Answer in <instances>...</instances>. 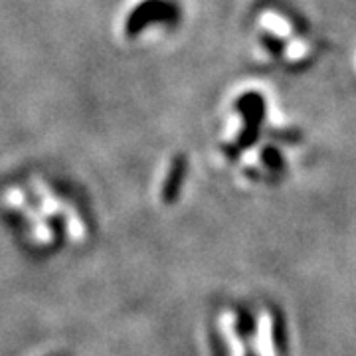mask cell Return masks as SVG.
I'll list each match as a JSON object with an SVG mask.
<instances>
[{"label": "cell", "mask_w": 356, "mask_h": 356, "mask_svg": "<svg viewBox=\"0 0 356 356\" xmlns=\"http://www.w3.org/2000/svg\"><path fill=\"white\" fill-rule=\"evenodd\" d=\"M264 42H266L267 46H269V50L273 51V54H275V56H277V54H281V51H283V42H281V40L264 38Z\"/></svg>", "instance_id": "obj_4"}, {"label": "cell", "mask_w": 356, "mask_h": 356, "mask_svg": "<svg viewBox=\"0 0 356 356\" xmlns=\"http://www.w3.org/2000/svg\"><path fill=\"white\" fill-rule=\"evenodd\" d=\"M257 344H259V356H277L275 317L267 309L259 315V321H257Z\"/></svg>", "instance_id": "obj_1"}, {"label": "cell", "mask_w": 356, "mask_h": 356, "mask_svg": "<svg viewBox=\"0 0 356 356\" xmlns=\"http://www.w3.org/2000/svg\"><path fill=\"white\" fill-rule=\"evenodd\" d=\"M266 163L271 166H280L281 165V156L277 151H273V149H267L266 151Z\"/></svg>", "instance_id": "obj_3"}, {"label": "cell", "mask_w": 356, "mask_h": 356, "mask_svg": "<svg viewBox=\"0 0 356 356\" xmlns=\"http://www.w3.org/2000/svg\"><path fill=\"white\" fill-rule=\"evenodd\" d=\"M220 329H222V337L228 344L229 356H245V346L242 343V337L238 332V325H236V315L232 311H222L220 315Z\"/></svg>", "instance_id": "obj_2"}]
</instances>
